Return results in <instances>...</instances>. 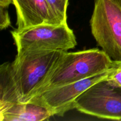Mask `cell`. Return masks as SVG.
<instances>
[{
	"label": "cell",
	"instance_id": "obj_1",
	"mask_svg": "<svg viewBox=\"0 0 121 121\" xmlns=\"http://www.w3.org/2000/svg\"><path fill=\"white\" fill-rule=\"evenodd\" d=\"M65 52L26 51L17 53L13 62L1 65L0 108L33 98Z\"/></svg>",
	"mask_w": 121,
	"mask_h": 121
},
{
	"label": "cell",
	"instance_id": "obj_2",
	"mask_svg": "<svg viewBox=\"0 0 121 121\" xmlns=\"http://www.w3.org/2000/svg\"><path fill=\"white\" fill-rule=\"evenodd\" d=\"M112 62L113 60L99 48L66 52L34 96L49 89L105 73L111 67Z\"/></svg>",
	"mask_w": 121,
	"mask_h": 121
},
{
	"label": "cell",
	"instance_id": "obj_3",
	"mask_svg": "<svg viewBox=\"0 0 121 121\" xmlns=\"http://www.w3.org/2000/svg\"><path fill=\"white\" fill-rule=\"evenodd\" d=\"M90 25L98 46L112 60H121V0H95Z\"/></svg>",
	"mask_w": 121,
	"mask_h": 121
},
{
	"label": "cell",
	"instance_id": "obj_4",
	"mask_svg": "<svg viewBox=\"0 0 121 121\" xmlns=\"http://www.w3.org/2000/svg\"><path fill=\"white\" fill-rule=\"evenodd\" d=\"M11 33L17 53L39 50L67 52L77 45L75 35L67 22L17 28Z\"/></svg>",
	"mask_w": 121,
	"mask_h": 121
},
{
	"label": "cell",
	"instance_id": "obj_5",
	"mask_svg": "<svg viewBox=\"0 0 121 121\" xmlns=\"http://www.w3.org/2000/svg\"><path fill=\"white\" fill-rule=\"evenodd\" d=\"M74 109L98 118L121 121V88L106 78L82 93L76 100Z\"/></svg>",
	"mask_w": 121,
	"mask_h": 121
},
{
	"label": "cell",
	"instance_id": "obj_6",
	"mask_svg": "<svg viewBox=\"0 0 121 121\" xmlns=\"http://www.w3.org/2000/svg\"><path fill=\"white\" fill-rule=\"evenodd\" d=\"M108 70L92 78L47 89L27 102L46 108L53 116H63L69 111L74 109L76 100L82 93L107 78Z\"/></svg>",
	"mask_w": 121,
	"mask_h": 121
},
{
	"label": "cell",
	"instance_id": "obj_7",
	"mask_svg": "<svg viewBox=\"0 0 121 121\" xmlns=\"http://www.w3.org/2000/svg\"><path fill=\"white\" fill-rule=\"evenodd\" d=\"M17 14V29L41 24H61L46 0H13Z\"/></svg>",
	"mask_w": 121,
	"mask_h": 121
},
{
	"label": "cell",
	"instance_id": "obj_8",
	"mask_svg": "<svg viewBox=\"0 0 121 121\" xmlns=\"http://www.w3.org/2000/svg\"><path fill=\"white\" fill-rule=\"evenodd\" d=\"M53 117L46 108L31 102H17L0 108L1 121H41Z\"/></svg>",
	"mask_w": 121,
	"mask_h": 121
},
{
	"label": "cell",
	"instance_id": "obj_9",
	"mask_svg": "<svg viewBox=\"0 0 121 121\" xmlns=\"http://www.w3.org/2000/svg\"><path fill=\"white\" fill-rule=\"evenodd\" d=\"M50 8L63 23L67 22L69 0H46Z\"/></svg>",
	"mask_w": 121,
	"mask_h": 121
},
{
	"label": "cell",
	"instance_id": "obj_10",
	"mask_svg": "<svg viewBox=\"0 0 121 121\" xmlns=\"http://www.w3.org/2000/svg\"><path fill=\"white\" fill-rule=\"evenodd\" d=\"M106 80L121 88V60H113L111 67L109 69Z\"/></svg>",
	"mask_w": 121,
	"mask_h": 121
},
{
	"label": "cell",
	"instance_id": "obj_11",
	"mask_svg": "<svg viewBox=\"0 0 121 121\" xmlns=\"http://www.w3.org/2000/svg\"><path fill=\"white\" fill-rule=\"evenodd\" d=\"M10 26V17L7 8L0 7V28L2 30Z\"/></svg>",
	"mask_w": 121,
	"mask_h": 121
},
{
	"label": "cell",
	"instance_id": "obj_12",
	"mask_svg": "<svg viewBox=\"0 0 121 121\" xmlns=\"http://www.w3.org/2000/svg\"><path fill=\"white\" fill-rule=\"evenodd\" d=\"M13 0H0V7L7 8L9 7L10 4H13Z\"/></svg>",
	"mask_w": 121,
	"mask_h": 121
}]
</instances>
